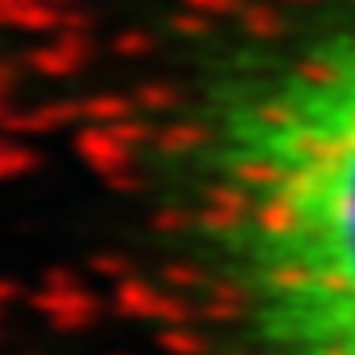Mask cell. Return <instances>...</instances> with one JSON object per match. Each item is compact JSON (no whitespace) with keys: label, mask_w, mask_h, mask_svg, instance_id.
<instances>
[{"label":"cell","mask_w":355,"mask_h":355,"mask_svg":"<svg viewBox=\"0 0 355 355\" xmlns=\"http://www.w3.org/2000/svg\"><path fill=\"white\" fill-rule=\"evenodd\" d=\"M174 154L193 261L253 355H355V4L229 36Z\"/></svg>","instance_id":"6da1fadb"}]
</instances>
